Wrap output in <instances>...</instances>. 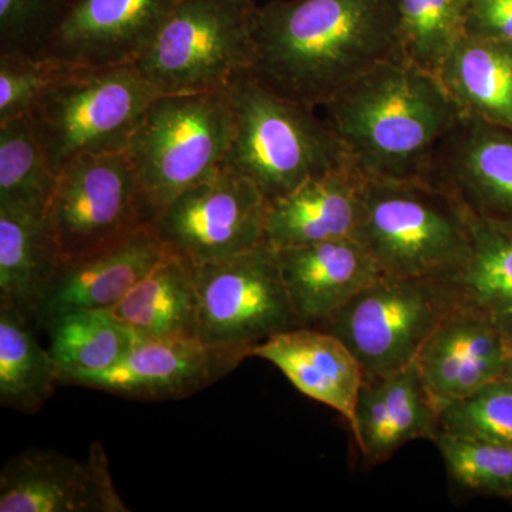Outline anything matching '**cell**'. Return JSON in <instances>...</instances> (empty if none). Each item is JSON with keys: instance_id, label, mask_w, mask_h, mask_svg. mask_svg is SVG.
Returning a JSON list of instances; mask_svg holds the SVG:
<instances>
[{"instance_id": "cell-36", "label": "cell", "mask_w": 512, "mask_h": 512, "mask_svg": "<svg viewBox=\"0 0 512 512\" xmlns=\"http://www.w3.org/2000/svg\"><path fill=\"white\" fill-rule=\"evenodd\" d=\"M508 328H510V329L512 330V323H511V325H510V326H508Z\"/></svg>"}, {"instance_id": "cell-9", "label": "cell", "mask_w": 512, "mask_h": 512, "mask_svg": "<svg viewBox=\"0 0 512 512\" xmlns=\"http://www.w3.org/2000/svg\"><path fill=\"white\" fill-rule=\"evenodd\" d=\"M46 221L63 262L116 247L153 225L127 151L90 154L64 165Z\"/></svg>"}, {"instance_id": "cell-29", "label": "cell", "mask_w": 512, "mask_h": 512, "mask_svg": "<svg viewBox=\"0 0 512 512\" xmlns=\"http://www.w3.org/2000/svg\"><path fill=\"white\" fill-rule=\"evenodd\" d=\"M470 0H396L400 55L439 74L454 45L464 36Z\"/></svg>"}, {"instance_id": "cell-33", "label": "cell", "mask_w": 512, "mask_h": 512, "mask_svg": "<svg viewBox=\"0 0 512 512\" xmlns=\"http://www.w3.org/2000/svg\"><path fill=\"white\" fill-rule=\"evenodd\" d=\"M50 0H0L2 52L39 56L49 25L45 22Z\"/></svg>"}, {"instance_id": "cell-8", "label": "cell", "mask_w": 512, "mask_h": 512, "mask_svg": "<svg viewBox=\"0 0 512 512\" xmlns=\"http://www.w3.org/2000/svg\"><path fill=\"white\" fill-rule=\"evenodd\" d=\"M460 302L454 279L382 276L319 329L346 343L365 376L389 375L416 362L431 333Z\"/></svg>"}, {"instance_id": "cell-23", "label": "cell", "mask_w": 512, "mask_h": 512, "mask_svg": "<svg viewBox=\"0 0 512 512\" xmlns=\"http://www.w3.org/2000/svg\"><path fill=\"white\" fill-rule=\"evenodd\" d=\"M110 311L140 339L198 338L195 266L168 249Z\"/></svg>"}, {"instance_id": "cell-27", "label": "cell", "mask_w": 512, "mask_h": 512, "mask_svg": "<svg viewBox=\"0 0 512 512\" xmlns=\"http://www.w3.org/2000/svg\"><path fill=\"white\" fill-rule=\"evenodd\" d=\"M473 220V245L464 271L454 279L461 301L512 323V224Z\"/></svg>"}, {"instance_id": "cell-20", "label": "cell", "mask_w": 512, "mask_h": 512, "mask_svg": "<svg viewBox=\"0 0 512 512\" xmlns=\"http://www.w3.org/2000/svg\"><path fill=\"white\" fill-rule=\"evenodd\" d=\"M251 357L278 367L299 392L338 412L353 433L365 372L338 336L313 326H298L255 346Z\"/></svg>"}, {"instance_id": "cell-21", "label": "cell", "mask_w": 512, "mask_h": 512, "mask_svg": "<svg viewBox=\"0 0 512 512\" xmlns=\"http://www.w3.org/2000/svg\"><path fill=\"white\" fill-rule=\"evenodd\" d=\"M167 251L151 225L116 247L62 262L37 323L47 326L64 313L114 308Z\"/></svg>"}, {"instance_id": "cell-22", "label": "cell", "mask_w": 512, "mask_h": 512, "mask_svg": "<svg viewBox=\"0 0 512 512\" xmlns=\"http://www.w3.org/2000/svg\"><path fill=\"white\" fill-rule=\"evenodd\" d=\"M62 262L46 215L0 204V303L37 322Z\"/></svg>"}, {"instance_id": "cell-5", "label": "cell", "mask_w": 512, "mask_h": 512, "mask_svg": "<svg viewBox=\"0 0 512 512\" xmlns=\"http://www.w3.org/2000/svg\"><path fill=\"white\" fill-rule=\"evenodd\" d=\"M157 96L136 64L63 67L28 119L59 174L74 158L127 151Z\"/></svg>"}, {"instance_id": "cell-32", "label": "cell", "mask_w": 512, "mask_h": 512, "mask_svg": "<svg viewBox=\"0 0 512 512\" xmlns=\"http://www.w3.org/2000/svg\"><path fill=\"white\" fill-rule=\"evenodd\" d=\"M62 70L42 57L0 53V123L28 116Z\"/></svg>"}, {"instance_id": "cell-31", "label": "cell", "mask_w": 512, "mask_h": 512, "mask_svg": "<svg viewBox=\"0 0 512 512\" xmlns=\"http://www.w3.org/2000/svg\"><path fill=\"white\" fill-rule=\"evenodd\" d=\"M439 431L512 447V384L501 379L440 412Z\"/></svg>"}, {"instance_id": "cell-14", "label": "cell", "mask_w": 512, "mask_h": 512, "mask_svg": "<svg viewBox=\"0 0 512 512\" xmlns=\"http://www.w3.org/2000/svg\"><path fill=\"white\" fill-rule=\"evenodd\" d=\"M251 350L208 345L198 338L140 339L113 369L74 380L89 387L137 400L183 399L234 372Z\"/></svg>"}, {"instance_id": "cell-4", "label": "cell", "mask_w": 512, "mask_h": 512, "mask_svg": "<svg viewBox=\"0 0 512 512\" xmlns=\"http://www.w3.org/2000/svg\"><path fill=\"white\" fill-rule=\"evenodd\" d=\"M355 238L390 278L456 279L473 245V220L427 180L366 178Z\"/></svg>"}, {"instance_id": "cell-15", "label": "cell", "mask_w": 512, "mask_h": 512, "mask_svg": "<svg viewBox=\"0 0 512 512\" xmlns=\"http://www.w3.org/2000/svg\"><path fill=\"white\" fill-rule=\"evenodd\" d=\"M128 511L114 488L100 441H94L84 461L29 448L0 471V512Z\"/></svg>"}, {"instance_id": "cell-6", "label": "cell", "mask_w": 512, "mask_h": 512, "mask_svg": "<svg viewBox=\"0 0 512 512\" xmlns=\"http://www.w3.org/2000/svg\"><path fill=\"white\" fill-rule=\"evenodd\" d=\"M254 0H175L138 72L158 94L221 92L252 69Z\"/></svg>"}, {"instance_id": "cell-12", "label": "cell", "mask_w": 512, "mask_h": 512, "mask_svg": "<svg viewBox=\"0 0 512 512\" xmlns=\"http://www.w3.org/2000/svg\"><path fill=\"white\" fill-rule=\"evenodd\" d=\"M175 0H73L39 56L63 67L136 64Z\"/></svg>"}, {"instance_id": "cell-11", "label": "cell", "mask_w": 512, "mask_h": 512, "mask_svg": "<svg viewBox=\"0 0 512 512\" xmlns=\"http://www.w3.org/2000/svg\"><path fill=\"white\" fill-rule=\"evenodd\" d=\"M265 210L258 188L222 164L171 201L153 228L165 247L200 266L264 244Z\"/></svg>"}, {"instance_id": "cell-7", "label": "cell", "mask_w": 512, "mask_h": 512, "mask_svg": "<svg viewBox=\"0 0 512 512\" xmlns=\"http://www.w3.org/2000/svg\"><path fill=\"white\" fill-rule=\"evenodd\" d=\"M232 130L227 89L151 101L127 153L153 222L181 192L224 164Z\"/></svg>"}, {"instance_id": "cell-24", "label": "cell", "mask_w": 512, "mask_h": 512, "mask_svg": "<svg viewBox=\"0 0 512 512\" xmlns=\"http://www.w3.org/2000/svg\"><path fill=\"white\" fill-rule=\"evenodd\" d=\"M437 76L461 114L512 130V45L463 36Z\"/></svg>"}, {"instance_id": "cell-34", "label": "cell", "mask_w": 512, "mask_h": 512, "mask_svg": "<svg viewBox=\"0 0 512 512\" xmlns=\"http://www.w3.org/2000/svg\"><path fill=\"white\" fill-rule=\"evenodd\" d=\"M464 36L512 45V0H470Z\"/></svg>"}, {"instance_id": "cell-35", "label": "cell", "mask_w": 512, "mask_h": 512, "mask_svg": "<svg viewBox=\"0 0 512 512\" xmlns=\"http://www.w3.org/2000/svg\"><path fill=\"white\" fill-rule=\"evenodd\" d=\"M504 380H507L508 383L512 384V365L510 370H508L507 375H505Z\"/></svg>"}, {"instance_id": "cell-26", "label": "cell", "mask_w": 512, "mask_h": 512, "mask_svg": "<svg viewBox=\"0 0 512 512\" xmlns=\"http://www.w3.org/2000/svg\"><path fill=\"white\" fill-rule=\"evenodd\" d=\"M59 372L49 349H43L29 318L0 303V403L16 412L35 414L55 393Z\"/></svg>"}, {"instance_id": "cell-16", "label": "cell", "mask_w": 512, "mask_h": 512, "mask_svg": "<svg viewBox=\"0 0 512 512\" xmlns=\"http://www.w3.org/2000/svg\"><path fill=\"white\" fill-rule=\"evenodd\" d=\"M424 180L456 198L474 220L512 224V130L461 114Z\"/></svg>"}, {"instance_id": "cell-25", "label": "cell", "mask_w": 512, "mask_h": 512, "mask_svg": "<svg viewBox=\"0 0 512 512\" xmlns=\"http://www.w3.org/2000/svg\"><path fill=\"white\" fill-rule=\"evenodd\" d=\"M46 328L50 332V355L62 384L113 369L138 340L110 309L64 313Z\"/></svg>"}, {"instance_id": "cell-13", "label": "cell", "mask_w": 512, "mask_h": 512, "mask_svg": "<svg viewBox=\"0 0 512 512\" xmlns=\"http://www.w3.org/2000/svg\"><path fill=\"white\" fill-rule=\"evenodd\" d=\"M416 365L441 412L447 404L504 379L512 365V330L461 301L426 340Z\"/></svg>"}, {"instance_id": "cell-1", "label": "cell", "mask_w": 512, "mask_h": 512, "mask_svg": "<svg viewBox=\"0 0 512 512\" xmlns=\"http://www.w3.org/2000/svg\"><path fill=\"white\" fill-rule=\"evenodd\" d=\"M397 56L396 0H271L256 12L249 72L274 92L320 109Z\"/></svg>"}, {"instance_id": "cell-17", "label": "cell", "mask_w": 512, "mask_h": 512, "mask_svg": "<svg viewBox=\"0 0 512 512\" xmlns=\"http://www.w3.org/2000/svg\"><path fill=\"white\" fill-rule=\"evenodd\" d=\"M275 252L301 326L320 328L383 276L356 238L330 239Z\"/></svg>"}, {"instance_id": "cell-30", "label": "cell", "mask_w": 512, "mask_h": 512, "mask_svg": "<svg viewBox=\"0 0 512 512\" xmlns=\"http://www.w3.org/2000/svg\"><path fill=\"white\" fill-rule=\"evenodd\" d=\"M433 441L454 483L477 493L512 498V447L444 431Z\"/></svg>"}, {"instance_id": "cell-19", "label": "cell", "mask_w": 512, "mask_h": 512, "mask_svg": "<svg viewBox=\"0 0 512 512\" xmlns=\"http://www.w3.org/2000/svg\"><path fill=\"white\" fill-rule=\"evenodd\" d=\"M365 180L346 163L266 202L265 244L282 249L355 238Z\"/></svg>"}, {"instance_id": "cell-28", "label": "cell", "mask_w": 512, "mask_h": 512, "mask_svg": "<svg viewBox=\"0 0 512 512\" xmlns=\"http://www.w3.org/2000/svg\"><path fill=\"white\" fill-rule=\"evenodd\" d=\"M57 177L28 116L0 123V204L46 215Z\"/></svg>"}, {"instance_id": "cell-3", "label": "cell", "mask_w": 512, "mask_h": 512, "mask_svg": "<svg viewBox=\"0 0 512 512\" xmlns=\"http://www.w3.org/2000/svg\"><path fill=\"white\" fill-rule=\"evenodd\" d=\"M227 93L234 130L224 165L251 181L266 202L349 163L319 109L274 92L249 70Z\"/></svg>"}, {"instance_id": "cell-10", "label": "cell", "mask_w": 512, "mask_h": 512, "mask_svg": "<svg viewBox=\"0 0 512 512\" xmlns=\"http://www.w3.org/2000/svg\"><path fill=\"white\" fill-rule=\"evenodd\" d=\"M198 339L249 350L301 326L275 249L268 244L231 258L195 266Z\"/></svg>"}, {"instance_id": "cell-2", "label": "cell", "mask_w": 512, "mask_h": 512, "mask_svg": "<svg viewBox=\"0 0 512 512\" xmlns=\"http://www.w3.org/2000/svg\"><path fill=\"white\" fill-rule=\"evenodd\" d=\"M320 109L349 163L375 180H424L461 116L439 76L402 56L376 64Z\"/></svg>"}, {"instance_id": "cell-18", "label": "cell", "mask_w": 512, "mask_h": 512, "mask_svg": "<svg viewBox=\"0 0 512 512\" xmlns=\"http://www.w3.org/2000/svg\"><path fill=\"white\" fill-rule=\"evenodd\" d=\"M439 420V409L414 362L389 375L365 376L352 434L367 466H376L412 441H433Z\"/></svg>"}]
</instances>
